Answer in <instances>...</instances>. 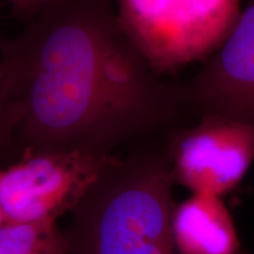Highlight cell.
<instances>
[{"label":"cell","mask_w":254,"mask_h":254,"mask_svg":"<svg viewBox=\"0 0 254 254\" xmlns=\"http://www.w3.org/2000/svg\"><path fill=\"white\" fill-rule=\"evenodd\" d=\"M4 1L9 5L12 13L15 17L27 21L53 0H4Z\"/></svg>","instance_id":"cell-9"},{"label":"cell","mask_w":254,"mask_h":254,"mask_svg":"<svg viewBox=\"0 0 254 254\" xmlns=\"http://www.w3.org/2000/svg\"><path fill=\"white\" fill-rule=\"evenodd\" d=\"M187 107L254 126V0L205 66L183 81Z\"/></svg>","instance_id":"cell-6"},{"label":"cell","mask_w":254,"mask_h":254,"mask_svg":"<svg viewBox=\"0 0 254 254\" xmlns=\"http://www.w3.org/2000/svg\"><path fill=\"white\" fill-rule=\"evenodd\" d=\"M116 163L86 150L21 154L0 174V225L57 221L79 207Z\"/></svg>","instance_id":"cell-4"},{"label":"cell","mask_w":254,"mask_h":254,"mask_svg":"<svg viewBox=\"0 0 254 254\" xmlns=\"http://www.w3.org/2000/svg\"><path fill=\"white\" fill-rule=\"evenodd\" d=\"M0 254H71L57 221L0 225Z\"/></svg>","instance_id":"cell-8"},{"label":"cell","mask_w":254,"mask_h":254,"mask_svg":"<svg viewBox=\"0 0 254 254\" xmlns=\"http://www.w3.org/2000/svg\"><path fill=\"white\" fill-rule=\"evenodd\" d=\"M172 232L179 254H243L233 219L219 195L193 193L174 205Z\"/></svg>","instance_id":"cell-7"},{"label":"cell","mask_w":254,"mask_h":254,"mask_svg":"<svg viewBox=\"0 0 254 254\" xmlns=\"http://www.w3.org/2000/svg\"><path fill=\"white\" fill-rule=\"evenodd\" d=\"M113 179L82 202L78 254H179L172 232V185L167 154L117 161Z\"/></svg>","instance_id":"cell-2"},{"label":"cell","mask_w":254,"mask_h":254,"mask_svg":"<svg viewBox=\"0 0 254 254\" xmlns=\"http://www.w3.org/2000/svg\"><path fill=\"white\" fill-rule=\"evenodd\" d=\"M240 0H118L120 26L158 75L209 59L236 26Z\"/></svg>","instance_id":"cell-3"},{"label":"cell","mask_w":254,"mask_h":254,"mask_svg":"<svg viewBox=\"0 0 254 254\" xmlns=\"http://www.w3.org/2000/svg\"><path fill=\"white\" fill-rule=\"evenodd\" d=\"M167 157L174 182L193 193L221 196L239 184L254 161V126L215 113L173 129Z\"/></svg>","instance_id":"cell-5"},{"label":"cell","mask_w":254,"mask_h":254,"mask_svg":"<svg viewBox=\"0 0 254 254\" xmlns=\"http://www.w3.org/2000/svg\"><path fill=\"white\" fill-rule=\"evenodd\" d=\"M189 109L133 46L112 0H53L0 45L1 144L111 154Z\"/></svg>","instance_id":"cell-1"}]
</instances>
